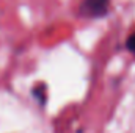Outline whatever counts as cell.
<instances>
[{
  "instance_id": "cell-1",
  "label": "cell",
  "mask_w": 135,
  "mask_h": 133,
  "mask_svg": "<svg viewBox=\"0 0 135 133\" xmlns=\"http://www.w3.org/2000/svg\"><path fill=\"white\" fill-rule=\"evenodd\" d=\"M110 9V0H83L80 5V13L90 19L104 17Z\"/></svg>"
},
{
  "instance_id": "cell-2",
  "label": "cell",
  "mask_w": 135,
  "mask_h": 133,
  "mask_svg": "<svg viewBox=\"0 0 135 133\" xmlns=\"http://www.w3.org/2000/svg\"><path fill=\"white\" fill-rule=\"evenodd\" d=\"M126 47H127V50L135 57V33L129 34V38H127V41H126Z\"/></svg>"
}]
</instances>
